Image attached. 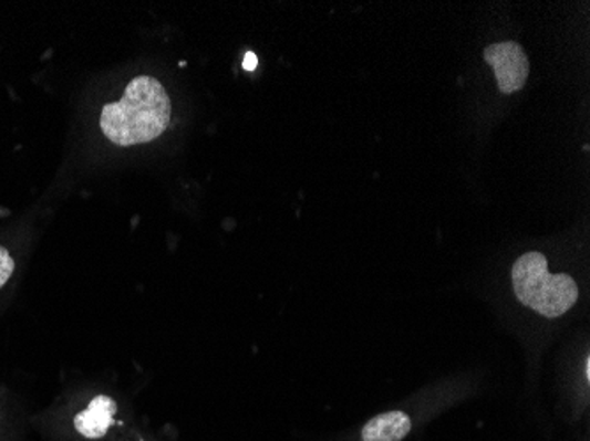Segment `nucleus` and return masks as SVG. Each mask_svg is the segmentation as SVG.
Here are the masks:
<instances>
[{"label": "nucleus", "instance_id": "nucleus-4", "mask_svg": "<svg viewBox=\"0 0 590 441\" xmlns=\"http://www.w3.org/2000/svg\"><path fill=\"white\" fill-rule=\"evenodd\" d=\"M115 401L108 396H97L92 399L87 410L80 411L73 420L76 431L89 440H97L108 433L110 426L114 424Z\"/></svg>", "mask_w": 590, "mask_h": 441}, {"label": "nucleus", "instance_id": "nucleus-7", "mask_svg": "<svg viewBox=\"0 0 590 441\" xmlns=\"http://www.w3.org/2000/svg\"><path fill=\"white\" fill-rule=\"evenodd\" d=\"M257 55L251 52L246 53L245 62H242V67H245L246 71H253L255 67H257Z\"/></svg>", "mask_w": 590, "mask_h": 441}, {"label": "nucleus", "instance_id": "nucleus-6", "mask_svg": "<svg viewBox=\"0 0 590 441\" xmlns=\"http://www.w3.org/2000/svg\"><path fill=\"white\" fill-rule=\"evenodd\" d=\"M14 274V259L4 245H0V288H4Z\"/></svg>", "mask_w": 590, "mask_h": 441}, {"label": "nucleus", "instance_id": "nucleus-5", "mask_svg": "<svg viewBox=\"0 0 590 441\" xmlns=\"http://www.w3.org/2000/svg\"><path fill=\"white\" fill-rule=\"evenodd\" d=\"M411 429V419L405 413L387 411L364 426L363 441H402Z\"/></svg>", "mask_w": 590, "mask_h": 441}, {"label": "nucleus", "instance_id": "nucleus-1", "mask_svg": "<svg viewBox=\"0 0 590 441\" xmlns=\"http://www.w3.org/2000/svg\"><path fill=\"white\" fill-rule=\"evenodd\" d=\"M167 91L153 76H138L127 85L123 99L101 112V132L121 147L147 144L162 136L170 124Z\"/></svg>", "mask_w": 590, "mask_h": 441}, {"label": "nucleus", "instance_id": "nucleus-2", "mask_svg": "<svg viewBox=\"0 0 590 441\" xmlns=\"http://www.w3.org/2000/svg\"><path fill=\"white\" fill-rule=\"evenodd\" d=\"M513 288L524 306L547 318H559L578 301V286L568 274H551L538 251L524 254L513 266Z\"/></svg>", "mask_w": 590, "mask_h": 441}, {"label": "nucleus", "instance_id": "nucleus-3", "mask_svg": "<svg viewBox=\"0 0 590 441\" xmlns=\"http://www.w3.org/2000/svg\"><path fill=\"white\" fill-rule=\"evenodd\" d=\"M485 59L494 67L503 94H513L524 87L530 66L520 44L513 41L491 44L485 50Z\"/></svg>", "mask_w": 590, "mask_h": 441}]
</instances>
